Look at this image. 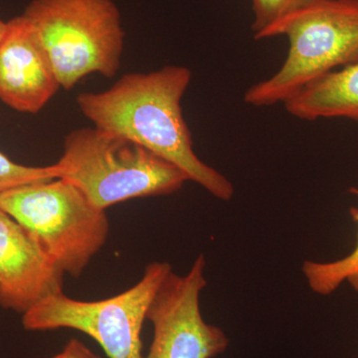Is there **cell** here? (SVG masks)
<instances>
[{
    "mask_svg": "<svg viewBox=\"0 0 358 358\" xmlns=\"http://www.w3.org/2000/svg\"><path fill=\"white\" fill-rule=\"evenodd\" d=\"M59 178L76 185L98 208L178 192L189 181L171 162L121 134L96 127L66 136Z\"/></svg>",
    "mask_w": 358,
    "mask_h": 358,
    "instance_id": "2",
    "label": "cell"
},
{
    "mask_svg": "<svg viewBox=\"0 0 358 358\" xmlns=\"http://www.w3.org/2000/svg\"><path fill=\"white\" fill-rule=\"evenodd\" d=\"M0 209L29 231L65 274L74 278L83 274L109 236L106 210L65 179L2 193Z\"/></svg>",
    "mask_w": 358,
    "mask_h": 358,
    "instance_id": "5",
    "label": "cell"
},
{
    "mask_svg": "<svg viewBox=\"0 0 358 358\" xmlns=\"http://www.w3.org/2000/svg\"><path fill=\"white\" fill-rule=\"evenodd\" d=\"M192 73L183 66H166L148 73H131L100 93L79 94L77 105L94 127L121 134L171 162L216 199L229 201L234 186L205 164L193 150L181 100Z\"/></svg>",
    "mask_w": 358,
    "mask_h": 358,
    "instance_id": "1",
    "label": "cell"
},
{
    "mask_svg": "<svg viewBox=\"0 0 358 358\" xmlns=\"http://www.w3.org/2000/svg\"><path fill=\"white\" fill-rule=\"evenodd\" d=\"M286 36L289 52L272 77L250 87L245 102H286L303 87L358 57V0H313L268 32Z\"/></svg>",
    "mask_w": 358,
    "mask_h": 358,
    "instance_id": "3",
    "label": "cell"
},
{
    "mask_svg": "<svg viewBox=\"0 0 358 358\" xmlns=\"http://www.w3.org/2000/svg\"><path fill=\"white\" fill-rule=\"evenodd\" d=\"M59 176L60 171L56 164L48 166H23L0 152V195L20 186L52 180Z\"/></svg>",
    "mask_w": 358,
    "mask_h": 358,
    "instance_id": "13",
    "label": "cell"
},
{
    "mask_svg": "<svg viewBox=\"0 0 358 358\" xmlns=\"http://www.w3.org/2000/svg\"><path fill=\"white\" fill-rule=\"evenodd\" d=\"M64 275L36 238L0 209V307L23 315L63 293Z\"/></svg>",
    "mask_w": 358,
    "mask_h": 358,
    "instance_id": "8",
    "label": "cell"
},
{
    "mask_svg": "<svg viewBox=\"0 0 358 358\" xmlns=\"http://www.w3.org/2000/svg\"><path fill=\"white\" fill-rule=\"evenodd\" d=\"M52 358H102L100 355L92 352L79 339L72 338L66 343L62 352Z\"/></svg>",
    "mask_w": 358,
    "mask_h": 358,
    "instance_id": "14",
    "label": "cell"
},
{
    "mask_svg": "<svg viewBox=\"0 0 358 358\" xmlns=\"http://www.w3.org/2000/svg\"><path fill=\"white\" fill-rule=\"evenodd\" d=\"M21 15L46 51L61 88L73 89L95 73L117 74L124 32L113 0H32Z\"/></svg>",
    "mask_w": 358,
    "mask_h": 358,
    "instance_id": "4",
    "label": "cell"
},
{
    "mask_svg": "<svg viewBox=\"0 0 358 358\" xmlns=\"http://www.w3.org/2000/svg\"><path fill=\"white\" fill-rule=\"evenodd\" d=\"M300 120L345 117L358 121V57L315 80L284 103Z\"/></svg>",
    "mask_w": 358,
    "mask_h": 358,
    "instance_id": "10",
    "label": "cell"
},
{
    "mask_svg": "<svg viewBox=\"0 0 358 358\" xmlns=\"http://www.w3.org/2000/svg\"><path fill=\"white\" fill-rule=\"evenodd\" d=\"M166 262L148 264L140 281L105 300H74L54 294L22 315L26 331L71 329L96 341L109 358H143L141 331L148 308L169 273Z\"/></svg>",
    "mask_w": 358,
    "mask_h": 358,
    "instance_id": "6",
    "label": "cell"
},
{
    "mask_svg": "<svg viewBox=\"0 0 358 358\" xmlns=\"http://www.w3.org/2000/svg\"><path fill=\"white\" fill-rule=\"evenodd\" d=\"M61 88L46 51L22 15L7 21L0 40V101L28 114L40 112Z\"/></svg>",
    "mask_w": 358,
    "mask_h": 358,
    "instance_id": "9",
    "label": "cell"
},
{
    "mask_svg": "<svg viewBox=\"0 0 358 358\" xmlns=\"http://www.w3.org/2000/svg\"><path fill=\"white\" fill-rule=\"evenodd\" d=\"M350 192L358 196V188L352 187ZM350 215L358 225V209L350 208ZM303 274L310 289L320 296H329L346 282L358 293V235L357 244L352 253L334 262L303 264Z\"/></svg>",
    "mask_w": 358,
    "mask_h": 358,
    "instance_id": "11",
    "label": "cell"
},
{
    "mask_svg": "<svg viewBox=\"0 0 358 358\" xmlns=\"http://www.w3.org/2000/svg\"><path fill=\"white\" fill-rule=\"evenodd\" d=\"M205 267L199 255L187 274L171 271L164 278L148 308L154 338L143 358H214L227 350L229 338L220 327L207 324L200 310Z\"/></svg>",
    "mask_w": 358,
    "mask_h": 358,
    "instance_id": "7",
    "label": "cell"
},
{
    "mask_svg": "<svg viewBox=\"0 0 358 358\" xmlns=\"http://www.w3.org/2000/svg\"><path fill=\"white\" fill-rule=\"evenodd\" d=\"M7 22L0 18V40L3 37L4 33L6 31Z\"/></svg>",
    "mask_w": 358,
    "mask_h": 358,
    "instance_id": "15",
    "label": "cell"
},
{
    "mask_svg": "<svg viewBox=\"0 0 358 358\" xmlns=\"http://www.w3.org/2000/svg\"><path fill=\"white\" fill-rule=\"evenodd\" d=\"M313 0H251L254 20L252 31L256 40L266 39L268 32Z\"/></svg>",
    "mask_w": 358,
    "mask_h": 358,
    "instance_id": "12",
    "label": "cell"
}]
</instances>
